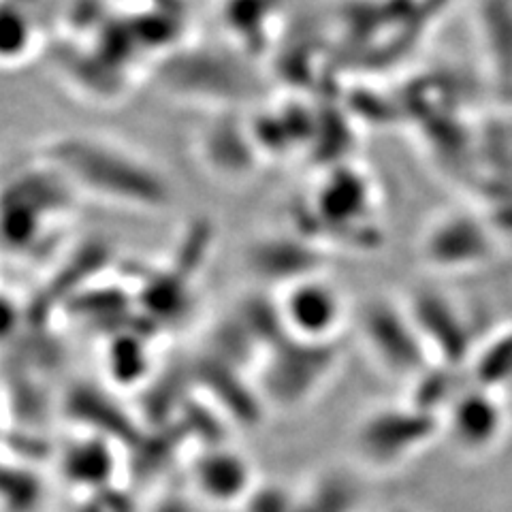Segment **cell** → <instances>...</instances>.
Wrapping results in <instances>:
<instances>
[{"label":"cell","mask_w":512,"mask_h":512,"mask_svg":"<svg viewBox=\"0 0 512 512\" xmlns=\"http://www.w3.org/2000/svg\"><path fill=\"white\" fill-rule=\"evenodd\" d=\"M39 156L73 192L90 199L135 210H160L171 199L165 175L137 150L107 135H54Z\"/></svg>","instance_id":"obj_1"},{"label":"cell","mask_w":512,"mask_h":512,"mask_svg":"<svg viewBox=\"0 0 512 512\" xmlns=\"http://www.w3.org/2000/svg\"><path fill=\"white\" fill-rule=\"evenodd\" d=\"M259 359L256 393L280 408H295L323 387L338 363L333 344L286 338L267 348Z\"/></svg>","instance_id":"obj_2"},{"label":"cell","mask_w":512,"mask_h":512,"mask_svg":"<svg viewBox=\"0 0 512 512\" xmlns=\"http://www.w3.org/2000/svg\"><path fill=\"white\" fill-rule=\"evenodd\" d=\"M442 421L410 402L384 406L370 412L359 423L355 451L365 466L393 470L410 461L438 438Z\"/></svg>","instance_id":"obj_3"},{"label":"cell","mask_w":512,"mask_h":512,"mask_svg":"<svg viewBox=\"0 0 512 512\" xmlns=\"http://www.w3.org/2000/svg\"><path fill=\"white\" fill-rule=\"evenodd\" d=\"M361 335L372 357L399 378L414 380L434 365L408 308L391 301L367 303L361 314Z\"/></svg>","instance_id":"obj_4"},{"label":"cell","mask_w":512,"mask_h":512,"mask_svg":"<svg viewBox=\"0 0 512 512\" xmlns=\"http://www.w3.org/2000/svg\"><path fill=\"white\" fill-rule=\"evenodd\" d=\"M278 310L288 338L312 344H331L346 314L342 293L320 274L286 284Z\"/></svg>","instance_id":"obj_5"},{"label":"cell","mask_w":512,"mask_h":512,"mask_svg":"<svg viewBox=\"0 0 512 512\" xmlns=\"http://www.w3.org/2000/svg\"><path fill=\"white\" fill-rule=\"evenodd\" d=\"M506 414L498 393L489 389L466 387L442 414V431L461 453L485 455L493 451L504 436Z\"/></svg>","instance_id":"obj_6"},{"label":"cell","mask_w":512,"mask_h":512,"mask_svg":"<svg viewBox=\"0 0 512 512\" xmlns=\"http://www.w3.org/2000/svg\"><path fill=\"white\" fill-rule=\"evenodd\" d=\"M190 480L197 495L218 508H239L259 483L250 459L229 444H207L192 461Z\"/></svg>","instance_id":"obj_7"},{"label":"cell","mask_w":512,"mask_h":512,"mask_svg":"<svg viewBox=\"0 0 512 512\" xmlns=\"http://www.w3.org/2000/svg\"><path fill=\"white\" fill-rule=\"evenodd\" d=\"M421 252L434 267L468 269L491 259L493 242L476 218L455 214L431 224L423 237Z\"/></svg>","instance_id":"obj_8"},{"label":"cell","mask_w":512,"mask_h":512,"mask_svg":"<svg viewBox=\"0 0 512 512\" xmlns=\"http://www.w3.org/2000/svg\"><path fill=\"white\" fill-rule=\"evenodd\" d=\"M408 312L434 363L459 367L474 355L468 325L463 323L453 303L436 295H423L408 306Z\"/></svg>","instance_id":"obj_9"},{"label":"cell","mask_w":512,"mask_h":512,"mask_svg":"<svg viewBox=\"0 0 512 512\" xmlns=\"http://www.w3.org/2000/svg\"><path fill=\"white\" fill-rule=\"evenodd\" d=\"M250 261L263 278H278L284 286L301 278L316 276L320 269V261L308 244L299 242V239L282 237L254 244L250 250Z\"/></svg>","instance_id":"obj_10"},{"label":"cell","mask_w":512,"mask_h":512,"mask_svg":"<svg viewBox=\"0 0 512 512\" xmlns=\"http://www.w3.org/2000/svg\"><path fill=\"white\" fill-rule=\"evenodd\" d=\"M363 491L357 476L329 468L297 489L295 512H357Z\"/></svg>","instance_id":"obj_11"},{"label":"cell","mask_w":512,"mask_h":512,"mask_svg":"<svg viewBox=\"0 0 512 512\" xmlns=\"http://www.w3.org/2000/svg\"><path fill=\"white\" fill-rule=\"evenodd\" d=\"M474 376L478 387L493 393L512 380V333L474 350Z\"/></svg>","instance_id":"obj_12"},{"label":"cell","mask_w":512,"mask_h":512,"mask_svg":"<svg viewBox=\"0 0 512 512\" xmlns=\"http://www.w3.org/2000/svg\"><path fill=\"white\" fill-rule=\"evenodd\" d=\"M295 502H297V489H291L282 483H265V480H259L237 510L239 512H295Z\"/></svg>","instance_id":"obj_13"},{"label":"cell","mask_w":512,"mask_h":512,"mask_svg":"<svg viewBox=\"0 0 512 512\" xmlns=\"http://www.w3.org/2000/svg\"><path fill=\"white\" fill-rule=\"evenodd\" d=\"M391 512H406V510H391Z\"/></svg>","instance_id":"obj_14"}]
</instances>
